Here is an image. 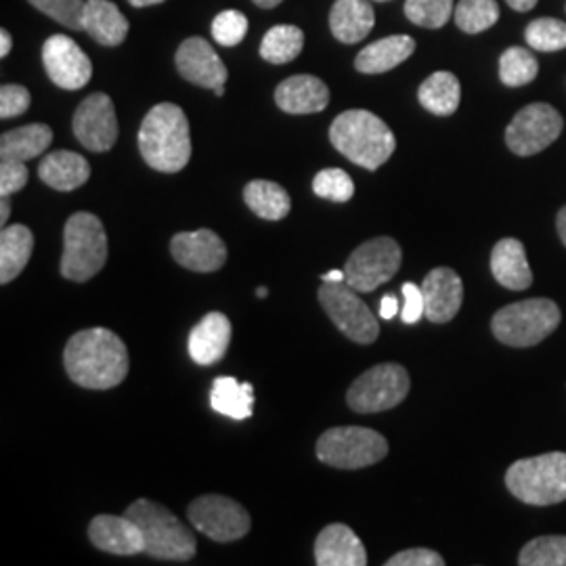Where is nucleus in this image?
<instances>
[{
    "label": "nucleus",
    "instance_id": "1",
    "mask_svg": "<svg viewBox=\"0 0 566 566\" xmlns=\"http://www.w3.org/2000/svg\"><path fill=\"white\" fill-rule=\"evenodd\" d=\"M63 365L72 382L88 390H107L124 382L128 374V350L112 329L91 327L67 340Z\"/></svg>",
    "mask_w": 566,
    "mask_h": 566
},
{
    "label": "nucleus",
    "instance_id": "2",
    "mask_svg": "<svg viewBox=\"0 0 566 566\" xmlns=\"http://www.w3.org/2000/svg\"><path fill=\"white\" fill-rule=\"evenodd\" d=\"M139 151L158 172H181L191 158L189 122L179 105L160 103L149 109L139 128Z\"/></svg>",
    "mask_w": 566,
    "mask_h": 566
},
{
    "label": "nucleus",
    "instance_id": "3",
    "mask_svg": "<svg viewBox=\"0 0 566 566\" xmlns=\"http://www.w3.org/2000/svg\"><path fill=\"white\" fill-rule=\"evenodd\" d=\"M329 142L350 163L378 170L397 149L392 130L367 109H348L329 126Z\"/></svg>",
    "mask_w": 566,
    "mask_h": 566
},
{
    "label": "nucleus",
    "instance_id": "4",
    "mask_svg": "<svg viewBox=\"0 0 566 566\" xmlns=\"http://www.w3.org/2000/svg\"><path fill=\"white\" fill-rule=\"evenodd\" d=\"M126 516L142 528L145 554L151 558L187 563L196 556L198 544L193 533L163 504L137 500L126 507Z\"/></svg>",
    "mask_w": 566,
    "mask_h": 566
},
{
    "label": "nucleus",
    "instance_id": "5",
    "mask_svg": "<svg viewBox=\"0 0 566 566\" xmlns=\"http://www.w3.org/2000/svg\"><path fill=\"white\" fill-rule=\"evenodd\" d=\"M507 491L528 506H554L566 500V453L552 451L507 468Z\"/></svg>",
    "mask_w": 566,
    "mask_h": 566
},
{
    "label": "nucleus",
    "instance_id": "6",
    "mask_svg": "<svg viewBox=\"0 0 566 566\" xmlns=\"http://www.w3.org/2000/svg\"><path fill=\"white\" fill-rule=\"evenodd\" d=\"M107 263V235L102 219L76 212L63 229L61 275L70 282H88Z\"/></svg>",
    "mask_w": 566,
    "mask_h": 566
},
{
    "label": "nucleus",
    "instance_id": "7",
    "mask_svg": "<svg viewBox=\"0 0 566 566\" xmlns=\"http://www.w3.org/2000/svg\"><path fill=\"white\" fill-rule=\"evenodd\" d=\"M563 313L549 298H531L500 308L491 319V332L502 344L526 348L546 340L560 325Z\"/></svg>",
    "mask_w": 566,
    "mask_h": 566
},
{
    "label": "nucleus",
    "instance_id": "8",
    "mask_svg": "<svg viewBox=\"0 0 566 566\" xmlns=\"http://www.w3.org/2000/svg\"><path fill=\"white\" fill-rule=\"evenodd\" d=\"M388 453L385 437L364 426L329 428L317 441L319 462L340 470H361L382 462Z\"/></svg>",
    "mask_w": 566,
    "mask_h": 566
},
{
    "label": "nucleus",
    "instance_id": "9",
    "mask_svg": "<svg viewBox=\"0 0 566 566\" xmlns=\"http://www.w3.org/2000/svg\"><path fill=\"white\" fill-rule=\"evenodd\" d=\"M411 380L403 365L380 364L361 374L346 392V403L357 413H378L403 403Z\"/></svg>",
    "mask_w": 566,
    "mask_h": 566
},
{
    "label": "nucleus",
    "instance_id": "10",
    "mask_svg": "<svg viewBox=\"0 0 566 566\" xmlns=\"http://www.w3.org/2000/svg\"><path fill=\"white\" fill-rule=\"evenodd\" d=\"M319 303L327 317L348 340L371 344L380 336V325L371 308L361 301L359 292L346 282H324L319 287Z\"/></svg>",
    "mask_w": 566,
    "mask_h": 566
},
{
    "label": "nucleus",
    "instance_id": "11",
    "mask_svg": "<svg viewBox=\"0 0 566 566\" xmlns=\"http://www.w3.org/2000/svg\"><path fill=\"white\" fill-rule=\"evenodd\" d=\"M401 259V245L392 238L367 240L344 264V282L357 292H374L397 275Z\"/></svg>",
    "mask_w": 566,
    "mask_h": 566
},
{
    "label": "nucleus",
    "instance_id": "12",
    "mask_svg": "<svg viewBox=\"0 0 566 566\" xmlns=\"http://www.w3.org/2000/svg\"><path fill=\"white\" fill-rule=\"evenodd\" d=\"M189 523L206 537L219 544H231L245 537L252 528L248 510L224 495H202L187 507Z\"/></svg>",
    "mask_w": 566,
    "mask_h": 566
},
{
    "label": "nucleus",
    "instance_id": "13",
    "mask_svg": "<svg viewBox=\"0 0 566 566\" xmlns=\"http://www.w3.org/2000/svg\"><path fill=\"white\" fill-rule=\"evenodd\" d=\"M563 128L565 120L552 105L531 103L507 124V147L521 158L535 156L556 142Z\"/></svg>",
    "mask_w": 566,
    "mask_h": 566
},
{
    "label": "nucleus",
    "instance_id": "14",
    "mask_svg": "<svg viewBox=\"0 0 566 566\" xmlns=\"http://www.w3.org/2000/svg\"><path fill=\"white\" fill-rule=\"evenodd\" d=\"M74 135L88 151H109L118 142V118L114 102L105 93H93L78 105L74 122Z\"/></svg>",
    "mask_w": 566,
    "mask_h": 566
},
{
    "label": "nucleus",
    "instance_id": "15",
    "mask_svg": "<svg viewBox=\"0 0 566 566\" xmlns=\"http://www.w3.org/2000/svg\"><path fill=\"white\" fill-rule=\"evenodd\" d=\"M42 63L53 84L78 91L93 78V63L70 36L55 34L42 44Z\"/></svg>",
    "mask_w": 566,
    "mask_h": 566
},
{
    "label": "nucleus",
    "instance_id": "16",
    "mask_svg": "<svg viewBox=\"0 0 566 566\" xmlns=\"http://www.w3.org/2000/svg\"><path fill=\"white\" fill-rule=\"evenodd\" d=\"M170 254L181 266L196 273H214L227 263V245L210 229L177 233L170 240Z\"/></svg>",
    "mask_w": 566,
    "mask_h": 566
},
{
    "label": "nucleus",
    "instance_id": "17",
    "mask_svg": "<svg viewBox=\"0 0 566 566\" xmlns=\"http://www.w3.org/2000/svg\"><path fill=\"white\" fill-rule=\"evenodd\" d=\"M177 70L182 78L191 84H198L202 88L219 91L224 88L229 72L223 60L217 55V51L210 46V42L203 39H187L177 51Z\"/></svg>",
    "mask_w": 566,
    "mask_h": 566
},
{
    "label": "nucleus",
    "instance_id": "18",
    "mask_svg": "<svg viewBox=\"0 0 566 566\" xmlns=\"http://www.w3.org/2000/svg\"><path fill=\"white\" fill-rule=\"evenodd\" d=\"M424 317L430 324H449L464 303V283L453 269L437 266L422 282Z\"/></svg>",
    "mask_w": 566,
    "mask_h": 566
},
{
    "label": "nucleus",
    "instance_id": "19",
    "mask_svg": "<svg viewBox=\"0 0 566 566\" xmlns=\"http://www.w3.org/2000/svg\"><path fill=\"white\" fill-rule=\"evenodd\" d=\"M88 539L93 546L116 556H135L145 552L142 528L135 525L126 514L112 516L102 514L91 521Z\"/></svg>",
    "mask_w": 566,
    "mask_h": 566
},
{
    "label": "nucleus",
    "instance_id": "20",
    "mask_svg": "<svg viewBox=\"0 0 566 566\" xmlns=\"http://www.w3.org/2000/svg\"><path fill=\"white\" fill-rule=\"evenodd\" d=\"M315 563L319 566H365L367 552L350 526L334 523L325 526L315 539Z\"/></svg>",
    "mask_w": 566,
    "mask_h": 566
},
{
    "label": "nucleus",
    "instance_id": "21",
    "mask_svg": "<svg viewBox=\"0 0 566 566\" xmlns=\"http://www.w3.org/2000/svg\"><path fill=\"white\" fill-rule=\"evenodd\" d=\"M275 103L285 114H317L324 112L329 103V88L322 78L311 74L290 76L282 84H277Z\"/></svg>",
    "mask_w": 566,
    "mask_h": 566
},
{
    "label": "nucleus",
    "instance_id": "22",
    "mask_svg": "<svg viewBox=\"0 0 566 566\" xmlns=\"http://www.w3.org/2000/svg\"><path fill=\"white\" fill-rule=\"evenodd\" d=\"M231 343L229 317L214 311L208 313L189 334V355L198 365H212L221 361Z\"/></svg>",
    "mask_w": 566,
    "mask_h": 566
},
{
    "label": "nucleus",
    "instance_id": "23",
    "mask_svg": "<svg viewBox=\"0 0 566 566\" xmlns=\"http://www.w3.org/2000/svg\"><path fill=\"white\" fill-rule=\"evenodd\" d=\"M491 273L495 282L504 285L506 290L523 292L531 287L533 273L526 263V250L521 240L506 238L495 243L491 252Z\"/></svg>",
    "mask_w": 566,
    "mask_h": 566
},
{
    "label": "nucleus",
    "instance_id": "24",
    "mask_svg": "<svg viewBox=\"0 0 566 566\" xmlns=\"http://www.w3.org/2000/svg\"><path fill=\"white\" fill-rule=\"evenodd\" d=\"M128 20L120 9L109 0H86L84 4V30L93 41L103 46H118L126 41Z\"/></svg>",
    "mask_w": 566,
    "mask_h": 566
},
{
    "label": "nucleus",
    "instance_id": "25",
    "mask_svg": "<svg viewBox=\"0 0 566 566\" xmlns=\"http://www.w3.org/2000/svg\"><path fill=\"white\" fill-rule=\"evenodd\" d=\"M39 177L51 189L74 191L88 181L91 166L82 158L81 154L60 149V151H51L42 158Z\"/></svg>",
    "mask_w": 566,
    "mask_h": 566
},
{
    "label": "nucleus",
    "instance_id": "26",
    "mask_svg": "<svg viewBox=\"0 0 566 566\" xmlns=\"http://www.w3.org/2000/svg\"><path fill=\"white\" fill-rule=\"evenodd\" d=\"M374 23V7L367 0H336L329 13L332 34L344 44L364 41Z\"/></svg>",
    "mask_w": 566,
    "mask_h": 566
},
{
    "label": "nucleus",
    "instance_id": "27",
    "mask_svg": "<svg viewBox=\"0 0 566 566\" xmlns=\"http://www.w3.org/2000/svg\"><path fill=\"white\" fill-rule=\"evenodd\" d=\"M413 51H416V41L411 36H405V34L388 36L365 46L355 60V67L361 74H385L409 60Z\"/></svg>",
    "mask_w": 566,
    "mask_h": 566
},
{
    "label": "nucleus",
    "instance_id": "28",
    "mask_svg": "<svg viewBox=\"0 0 566 566\" xmlns=\"http://www.w3.org/2000/svg\"><path fill=\"white\" fill-rule=\"evenodd\" d=\"M53 143V130L46 124H28L0 137V160L28 163L42 156Z\"/></svg>",
    "mask_w": 566,
    "mask_h": 566
},
{
    "label": "nucleus",
    "instance_id": "29",
    "mask_svg": "<svg viewBox=\"0 0 566 566\" xmlns=\"http://www.w3.org/2000/svg\"><path fill=\"white\" fill-rule=\"evenodd\" d=\"M34 250V235L25 224L2 227L0 233V283L13 282L25 264L30 263Z\"/></svg>",
    "mask_w": 566,
    "mask_h": 566
},
{
    "label": "nucleus",
    "instance_id": "30",
    "mask_svg": "<svg viewBox=\"0 0 566 566\" xmlns=\"http://www.w3.org/2000/svg\"><path fill=\"white\" fill-rule=\"evenodd\" d=\"M210 407L231 420H248L254 411V386L238 382L231 376L217 378L210 390Z\"/></svg>",
    "mask_w": 566,
    "mask_h": 566
},
{
    "label": "nucleus",
    "instance_id": "31",
    "mask_svg": "<svg viewBox=\"0 0 566 566\" xmlns=\"http://www.w3.org/2000/svg\"><path fill=\"white\" fill-rule=\"evenodd\" d=\"M243 202L264 221H282L290 214V196L282 185L273 181H250L243 189Z\"/></svg>",
    "mask_w": 566,
    "mask_h": 566
},
{
    "label": "nucleus",
    "instance_id": "32",
    "mask_svg": "<svg viewBox=\"0 0 566 566\" xmlns=\"http://www.w3.org/2000/svg\"><path fill=\"white\" fill-rule=\"evenodd\" d=\"M460 97L462 86L451 72H437L428 76L418 91L422 107L434 116H451L460 105Z\"/></svg>",
    "mask_w": 566,
    "mask_h": 566
},
{
    "label": "nucleus",
    "instance_id": "33",
    "mask_svg": "<svg viewBox=\"0 0 566 566\" xmlns=\"http://www.w3.org/2000/svg\"><path fill=\"white\" fill-rule=\"evenodd\" d=\"M304 46V34L296 25H275L264 34L261 42V57L269 63L283 65L296 60Z\"/></svg>",
    "mask_w": 566,
    "mask_h": 566
},
{
    "label": "nucleus",
    "instance_id": "34",
    "mask_svg": "<svg viewBox=\"0 0 566 566\" xmlns=\"http://www.w3.org/2000/svg\"><path fill=\"white\" fill-rule=\"evenodd\" d=\"M453 20L465 34H481L497 23L500 7L495 0H460Z\"/></svg>",
    "mask_w": 566,
    "mask_h": 566
},
{
    "label": "nucleus",
    "instance_id": "35",
    "mask_svg": "<svg viewBox=\"0 0 566 566\" xmlns=\"http://www.w3.org/2000/svg\"><path fill=\"white\" fill-rule=\"evenodd\" d=\"M521 566H566L565 535H546L528 542L518 556Z\"/></svg>",
    "mask_w": 566,
    "mask_h": 566
},
{
    "label": "nucleus",
    "instance_id": "36",
    "mask_svg": "<svg viewBox=\"0 0 566 566\" xmlns=\"http://www.w3.org/2000/svg\"><path fill=\"white\" fill-rule=\"evenodd\" d=\"M539 63L531 51L523 46H512L500 60V78L506 86H525L537 78Z\"/></svg>",
    "mask_w": 566,
    "mask_h": 566
},
{
    "label": "nucleus",
    "instance_id": "37",
    "mask_svg": "<svg viewBox=\"0 0 566 566\" xmlns=\"http://www.w3.org/2000/svg\"><path fill=\"white\" fill-rule=\"evenodd\" d=\"M455 4L453 0H407L405 15L407 20L420 28H443L453 18Z\"/></svg>",
    "mask_w": 566,
    "mask_h": 566
},
{
    "label": "nucleus",
    "instance_id": "38",
    "mask_svg": "<svg viewBox=\"0 0 566 566\" xmlns=\"http://www.w3.org/2000/svg\"><path fill=\"white\" fill-rule=\"evenodd\" d=\"M525 39L528 46L535 51H563L566 49V23L549 18L531 21V25L526 28Z\"/></svg>",
    "mask_w": 566,
    "mask_h": 566
},
{
    "label": "nucleus",
    "instance_id": "39",
    "mask_svg": "<svg viewBox=\"0 0 566 566\" xmlns=\"http://www.w3.org/2000/svg\"><path fill=\"white\" fill-rule=\"evenodd\" d=\"M315 196L329 202H348L355 196V182L343 168H325L313 179Z\"/></svg>",
    "mask_w": 566,
    "mask_h": 566
},
{
    "label": "nucleus",
    "instance_id": "40",
    "mask_svg": "<svg viewBox=\"0 0 566 566\" xmlns=\"http://www.w3.org/2000/svg\"><path fill=\"white\" fill-rule=\"evenodd\" d=\"M46 18L57 21L70 30H84V4L86 0H28Z\"/></svg>",
    "mask_w": 566,
    "mask_h": 566
},
{
    "label": "nucleus",
    "instance_id": "41",
    "mask_svg": "<svg viewBox=\"0 0 566 566\" xmlns=\"http://www.w3.org/2000/svg\"><path fill=\"white\" fill-rule=\"evenodd\" d=\"M248 18L242 11H223L212 21V39L223 46H238L245 39Z\"/></svg>",
    "mask_w": 566,
    "mask_h": 566
},
{
    "label": "nucleus",
    "instance_id": "42",
    "mask_svg": "<svg viewBox=\"0 0 566 566\" xmlns=\"http://www.w3.org/2000/svg\"><path fill=\"white\" fill-rule=\"evenodd\" d=\"M30 91L20 84H4L0 88V118L9 120V118H18L21 114H25L30 109Z\"/></svg>",
    "mask_w": 566,
    "mask_h": 566
},
{
    "label": "nucleus",
    "instance_id": "43",
    "mask_svg": "<svg viewBox=\"0 0 566 566\" xmlns=\"http://www.w3.org/2000/svg\"><path fill=\"white\" fill-rule=\"evenodd\" d=\"M28 182V168L25 163L18 160H2L0 164V196L11 198Z\"/></svg>",
    "mask_w": 566,
    "mask_h": 566
},
{
    "label": "nucleus",
    "instance_id": "44",
    "mask_svg": "<svg viewBox=\"0 0 566 566\" xmlns=\"http://www.w3.org/2000/svg\"><path fill=\"white\" fill-rule=\"evenodd\" d=\"M446 558L428 547H413L395 554L386 560V566H443Z\"/></svg>",
    "mask_w": 566,
    "mask_h": 566
},
{
    "label": "nucleus",
    "instance_id": "45",
    "mask_svg": "<svg viewBox=\"0 0 566 566\" xmlns=\"http://www.w3.org/2000/svg\"><path fill=\"white\" fill-rule=\"evenodd\" d=\"M401 290H403L405 298L403 306H401V319L407 325L418 324L424 317L426 311L422 285L407 282L401 285Z\"/></svg>",
    "mask_w": 566,
    "mask_h": 566
},
{
    "label": "nucleus",
    "instance_id": "46",
    "mask_svg": "<svg viewBox=\"0 0 566 566\" xmlns=\"http://www.w3.org/2000/svg\"><path fill=\"white\" fill-rule=\"evenodd\" d=\"M397 313H401V304L397 301V296L388 294L380 301V317L382 319H395Z\"/></svg>",
    "mask_w": 566,
    "mask_h": 566
},
{
    "label": "nucleus",
    "instance_id": "47",
    "mask_svg": "<svg viewBox=\"0 0 566 566\" xmlns=\"http://www.w3.org/2000/svg\"><path fill=\"white\" fill-rule=\"evenodd\" d=\"M13 49V41H11V34L7 30H0V57L4 60Z\"/></svg>",
    "mask_w": 566,
    "mask_h": 566
},
{
    "label": "nucleus",
    "instance_id": "48",
    "mask_svg": "<svg viewBox=\"0 0 566 566\" xmlns=\"http://www.w3.org/2000/svg\"><path fill=\"white\" fill-rule=\"evenodd\" d=\"M507 4H510L514 11L525 13V11H531V9L537 4V0H507Z\"/></svg>",
    "mask_w": 566,
    "mask_h": 566
},
{
    "label": "nucleus",
    "instance_id": "49",
    "mask_svg": "<svg viewBox=\"0 0 566 566\" xmlns=\"http://www.w3.org/2000/svg\"><path fill=\"white\" fill-rule=\"evenodd\" d=\"M556 229H558V235L566 245V206L558 212V219H556Z\"/></svg>",
    "mask_w": 566,
    "mask_h": 566
},
{
    "label": "nucleus",
    "instance_id": "50",
    "mask_svg": "<svg viewBox=\"0 0 566 566\" xmlns=\"http://www.w3.org/2000/svg\"><path fill=\"white\" fill-rule=\"evenodd\" d=\"M9 217H11V202H9V198H2V202H0V223H2V227H7Z\"/></svg>",
    "mask_w": 566,
    "mask_h": 566
},
{
    "label": "nucleus",
    "instance_id": "51",
    "mask_svg": "<svg viewBox=\"0 0 566 566\" xmlns=\"http://www.w3.org/2000/svg\"><path fill=\"white\" fill-rule=\"evenodd\" d=\"M322 282H344V271H329L322 275Z\"/></svg>",
    "mask_w": 566,
    "mask_h": 566
},
{
    "label": "nucleus",
    "instance_id": "52",
    "mask_svg": "<svg viewBox=\"0 0 566 566\" xmlns=\"http://www.w3.org/2000/svg\"><path fill=\"white\" fill-rule=\"evenodd\" d=\"M133 7L143 9V7H154V4H163L164 0H128Z\"/></svg>",
    "mask_w": 566,
    "mask_h": 566
},
{
    "label": "nucleus",
    "instance_id": "53",
    "mask_svg": "<svg viewBox=\"0 0 566 566\" xmlns=\"http://www.w3.org/2000/svg\"><path fill=\"white\" fill-rule=\"evenodd\" d=\"M254 4H259L261 9H273L277 4H282L283 0H252Z\"/></svg>",
    "mask_w": 566,
    "mask_h": 566
},
{
    "label": "nucleus",
    "instance_id": "54",
    "mask_svg": "<svg viewBox=\"0 0 566 566\" xmlns=\"http://www.w3.org/2000/svg\"><path fill=\"white\" fill-rule=\"evenodd\" d=\"M256 296H259V298H266V296H269L266 287H259V290H256Z\"/></svg>",
    "mask_w": 566,
    "mask_h": 566
},
{
    "label": "nucleus",
    "instance_id": "55",
    "mask_svg": "<svg viewBox=\"0 0 566 566\" xmlns=\"http://www.w3.org/2000/svg\"><path fill=\"white\" fill-rule=\"evenodd\" d=\"M380 2H386V0H380Z\"/></svg>",
    "mask_w": 566,
    "mask_h": 566
}]
</instances>
